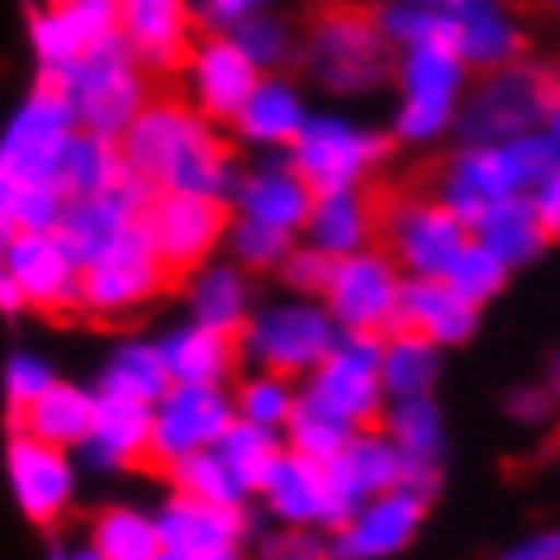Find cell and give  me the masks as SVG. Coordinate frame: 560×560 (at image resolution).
Returning <instances> with one entry per match:
<instances>
[{
	"mask_svg": "<svg viewBox=\"0 0 560 560\" xmlns=\"http://www.w3.org/2000/svg\"><path fill=\"white\" fill-rule=\"evenodd\" d=\"M124 172L138 176L143 186L172 190V195H205L223 200L237 180V158L219 124L200 119L186 101H148L138 119L119 133Z\"/></svg>",
	"mask_w": 560,
	"mask_h": 560,
	"instance_id": "cell-1",
	"label": "cell"
},
{
	"mask_svg": "<svg viewBox=\"0 0 560 560\" xmlns=\"http://www.w3.org/2000/svg\"><path fill=\"white\" fill-rule=\"evenodd\" d=\"M295 62L304 72V86L342 105L371 101L395 77V48L381 38L371 10L352 5H332L324 15H314V24L300 34Z\"/></svg>",
	"mask_w": 560,
	"mask_h": 560,
	"instance_id": "cell-2",
	"label": "cell"
},
{
	"mask_svg": "<svg viewBox=\"0 0 560 560\" xmlns=\"http://www.w3.org/2000/svg\"><path fill=\"white\" fill-rule=\"evenodd\" d=\"M560 166V138L551 129H532L503 143H456L438 172V200L470 229V219L503 195H527L541 176Z\"/></svg>",
	"mask_w": 560,
	"mask_h": 560,
	"instance_id": "cell-3",
	"label": "cell"
},
{
	"mask_svg": "<svg viewBox=\"0 0 560 560\" xmlns=\"http://www.w3.org/2000/svg\"><path fill=\"white\" fill-rule=\"evenodd\" d=\"M470 67L456 58L452 44H418L395 52V115H389V143L438 148L456 133V115L470 86Z\"/></svg>",
	"mask_w": 560,
	"mask_h": 560,
	"instance_id": "cell-4",
	"label": "cell"
},
{
	"mask_svg": "<svg viewBox=\"0 0 560 560\" xmlns=\"http://www.w3.org/2000/svg\"><path fill=\"white\" fill-rule=\"evenodd\" d=\"M560 105V72L551 62L517 58L494 72H475L456 115V143H503L546 129Z\"/></svg>",
	"mask_w": 560,
	"mask_h": 560,
	"instance_id": "cell-5",
	"label": "cell"
},
{
	"mask_svg": "<svg viewBox=\"0 0 560 560\" xmlns=\"http://www.w3.org/2000/svg\"><path fill=\"white\" fill-rule=\"evenodd\" d=\"M237 361L247 371H271L304 381L318 361L338 342V324L328 318L324 300L310 295H276L247 314L243 332H237Z\"/></svg>",
	"mask_w": 560,
	"mask_h": 560,
	"instance_id": "cell-6",
	"label": "cell"
},
{
	"mask_svg": "<svg viewBox=\"0 0 560 560\" xmlns=\"http://www.w3.org/2000/svg\"><path fill=\"white\" fill-rule=\"evenodd\" d=\"M48 81L62 91V101L72 105L77 129L115 138V143H119V133L138 119V109L152 101L148 72L133 62V52L124 48L119 34L105 38V44H95L91 52H81L72 67L52 72Z\"/></svg>",
	"mask_w": 560,
	"mask_h": 560,
	"instance_id": "cell-7",
	"label": "cell"
},
{
	"mask_svg": "<svg viewBox=\"0 0 560 560\" xmlns=\"http://www.w3.org/2000/svg\"><path fill=\"white\" fill-rule=\"evenodd\" d=\"M290 166L304 176V186L318 190H352L381 172L389 158V133L371 129L366 119L347 115L342 105L310 109L295 143L285 148Z\"/></svg>",
	"mask_w": 560,
	"mask_h": 560,
	"instance_id": "cell-8",
	"label": "cell"
},
{
	"mask_svg": "<svg viewBox=\"0 0 560 560\" xmlns=\"http://www.w3.org/2000/svg\"><path fill=\"white\" fill-rule=\"evenodd\" d=\"M300 409L324 413L352 432L381 423V338L338 332L332 352L300 381Z\"/></svg>",
	"mask_w": 560,
	"mask_h": 560,
	"instance_id": "cell-9",
	"label": "cell"
},
{
	"mask_svg": "<svg viewBox=\"0 0 560 560\" xmlns=\"http://www.w3.org/2000/svg\"><path fill=\"white\" fill-rule=\"evenodd\" d=\"M77 133V115L48 77L24 95L0 133V180L10 186H58V162Z\"/></svg>",
	"mask_w": 560,
	"mask_h": 560,
	"instance_id": "cell-10",
	"label": "cell"
},
{
	"mask_svg": "<svg viewBox=\"0 0 560 560\" xmlns=\"http://www.w3.org/2000/svg\"><path fill=\"white\" fill-rule=\"evenodd\" d=\"M399 290L404 271L389 261V252L375 243L352 257H338L328 266L324 285V310L338 324V332H366V338H385L399 328Z\"/></svg>",
	"mask_w": 560,
	"mask_h": 560,
	"instance_id": "cell-11",
	"label": "cell"
},
{
	"mask_svg": "<svg viewBox=\"0 0 560 560\" xmlns=\"http://www.w3.org/2000/svg\"><path fill=\"white\" fill-rule=\"evenodd\" d=\"M404 280H442L446 266L470 243V229L446 209L438 195H399L381 214V237H375Z\"/></svg>",
	"mask_w": 560,
	"mask_h": 560,
	"instance_id": "cell-12",
	"label": "cell"
},
{
	"mask_svg": "<svg viewBox=\"0 0 560 560\" xmlns=\"http://www.w3.org/2000/svg\"><path fill=\"white\" fill-rule=\"evenodd\" d=\"M166 266L152 252L143 223L129 229L119 243H109L101 257L81 266V314L91 318H124L138 314L166 290Z\"/></svg>",
	"mask_w": 560,
	"mask_h": 560,
	"instance_id": "cell-13",
	"label": "cell"
},
{
	"mask_svg": "<svg viewBox=\"0 0 560 560\" xmlns=\"http://www.w3.org/2000/svg\"><path fill=\"white\" fill-rule=\"evenodd\" d=\"M223 229H229V205L205 200V195H172L158 190L143 209V233L166 276H190L195 266L219 257Z\"/></svg>",
	"mask_w": 560,
	"mask_h": 560,
	"instance_id": "cell-14",
	"label": "cell"
},
{
	"mask_svg": "<svg viewBox=\"0 0 560 560\" xmlns=\"http://www.w3.org/2000/svg\"><path fill=\"white\" fill-rule=\"evenodd\" d=\"M432 494L409 485H395L385 494H371L342 527L324 532L328 560H395L418 541L428 523Z\"/></svg>",
	"mask_w": 560,
	"mask_h": 560,
	"instance_id": "cell-15",
	"label": "cell"
},
{
	"mask_svg": "<svg viewBox=\"0 0 560 560\" xmlns=\"http://www.w3.org/2000/svg\"><path fill=\"white\" fill-rule=\"evenodd\" d=\"M257 499L280 527L332 532L357 513V503L347 499V489H342L338 475H332L328 460H304L295 452H285L276 460V470L266 475Z\"/></svg>",
	"mask_w": 560,
	"mask_h": 560,
	"instance_id": "cell-16",
	"label": "cell"
},
{
	"mask_svg": "<svg viewBox=\"0 0 560 560\" xmlns=\"http://www.w3.org/2000/svg\"><path fill=\"white\" fill-rule=\"evenodd\" d=\"M229 385H172L152 404V466H172L190 452H209L233 428Z\"/></svg>",
	"mask_w": 560,
	"mask_h": 560,
	"instance_id": "cell-17",
	"label": "cell"
},
{
	"mask_svg": "<svg viewBox=\"0 0 560 560\" xmlns=\"http://www.w3.org/2000/svg\"><path fill=\"white\" fill-rule=\"evenodd\" d=\"M0 271L15 280L24 310L81 314V266L58 233H15L0 243Z\"/></svg>",
	"mask_w": 560,
	"mask_h": 560,
	"instance_id": "cell-18",
	"label": "cell"
},
{
	"mask_svg": "<svg viewBox=\"0 0 560 560\" xmlns=\"http://www.w3.org/2000/svg\"><path fill=\"white\" fill-rule=\"evenodd\" d=\"M158 517L162 551L158 560H247L252 546V517L233 509H205L180 494H166Z\"/></svg>",
	"mask_w": 560,
	"mask_h": 560,
	"instance_id": "cell-19",
	"label": "cell"
},
{
	"mask_svg": "<svg viewBox=\"0 0 560 560\" xmlns=\"http://www.w3.org/2000/svg\"><path fill=\"white\" fill-rule=\"evenodd\" d=\"M5 475L10 494L30 523L48 527L77 503V460L62 446L34 442L30 432H10L5 442Z\"/></svg>",
	"mask_w": 560,
	"mask_h": 560,
	"instance_id": "cell-20",
	"label": "cell"
},
{
	"mask_svg": "<svg viewBox=\"0 0 560 560\" xmlns=\"http://www.w3.org/2000/svg\"><path fill=\"white\" fill-rule=\"evenodd\" d=\"M148 200H152V190L138 176L124 172L109 190L67 200V209H62V219H58V229H52V233L62 237V247L72 252L77 266H86L91 257H101L109 243H119L124 233L143 223Z\"/></svg>",
	"mask_w": 560,
	"mask_h": 560,
	"instance_id": "cell-21",
	"label": "cell"
},
{
	"mask_svg": "<svg viewBox=\"0 0 560 560\" xmlns=\"http://www.w3.org/2000/svg\"><path fill=\"white\" fill-rule=\"evenodd\" d=\"M119 34V0H48L30 20V48L38 77L72 67L81 52Z\"/></svg>",
	"mask_w": 560,
	"mask_h": 560,
	"instance_id": "cell-22",
	"label": "cell"
},
{
	"mask_svg": "<svg viewBox=\"0 0 560 560\" xmlns=\"http://www.w3.org/2000/svg\"><path fill=\"white\" fill-rule=\"evenodd\" d=\"M310 86L290 72H261L252 81L247 101L237 105V115L229 119V133L237 148L247 152H285L295 143V133L310 119Z\"/></svg>",
	"mask_w": 560,
	"mask_h": 560,
	"instance_id": "cell-23",
	"label": "cell"
},
{
	"mask_svg": "<svg viewBox=\"0 0 560 560\" xmlns=\"http://www.w3.org/2000/svg\"><path fill=\"white\" fill-rule=\"evenodd\" d=\"M310 205L314 190L304 186V176L290 166L285 152H261L252 166H237V180L229 190V214L257 219L266 229H280L290 237H300Z\"/></svg>",
	"mask_w": 560,
	"mask_h": 560,
	"instance_id": "cell-24",
	"label": "cell"
},
{
	"mask_svg": "<svg viewBox=\"0 0 560 560\" xmlns=\"http://www.w3.org/2000/svg\"><path fill=\"white\" fill-rule=\"evenodd\" d=\"M176 72H180V86H186V105L209 124H229L237 115V105L247 101L252 81L261 77L257 67L233 48V38H219V34L195 38L186 62H180Z\"/></svg>",
	"mask_w": 560,
	"mask_h": 560,
	"instance_id": "cell-25",
	"label": "cell"
},
{
	"mask_svg": "<svg viewBox=\"0 0 560 560\" xmlns=\"http://www.w3.org/2000/svg\"><path fill=\"white\" fill-rule=\"evenodd\" d=\"M395 452L404 460V485L409 489H423V494H438L442 485V470H446V418H442V404L432 395H418V399H395L381 409V423Z\"/></svg>",
	"mask_w": 560,
	"mask_h": 560,
	"instance_id": "cell-26",
	"label": "cell"
},
{
	"mask_svg": "<svg viewBox=\"0 0 560 560\" xmlns=\"http://www.w3.org/2000/svg\"><path fill=\"white\" fill-rule=\"evenodd\" d=\"M190 0H119V38L148 77H166L190 52Z\"/></svg>",
	"mask_w": 560,
	"mask_h": 560,
	"instance_id": "cell-27",
	"label": "cell"
},
{
	"mask_svg": "<svg viewBox=\"0 0 560 560\" xmlns=\"http://www.w3.org/2000/svg\"><path fill=\"white\" fill-rule=\"evenodd\" d=\"M77 452L86 456L91 470H105V475L152 466V409L133 399L95 395L91 432Z\"/></svg>",
	"mask_w": 560,
	"mask_h": 560,
	"instance_id": "cell-28",
	"label": "cell"
},
{
	"mask_svg": "<svg viewBox=\"0 0 560 560\" xmlns=\"http://www.w3.org/2000/svg\"><path fill=\"white\" fill-rule=\"evenodd\" d=\"M375 237H381V209H375L366 186L318 190L310 205V219H304V229H300V243L324 252L328 261L375 247Z\"/></svg>",
	"mask_w": 560,
	"mask_h": 560,
	"instance_id": "cell-29",
	"label": "cell"
},
{
	"mask_svg": "<svg viewBox=\"0 0 560 560\" xmlns=\"http://www.w3.org/2000/svg\"><path fill=\"white\" fill-rule=\"evenodd\" d=\"M452 48L470 72H494L527 58V24L509 0H470L460 15H452Z\"/></svg>",
	"mask_w": 560,
	"mask_h": 560,
	"instance_id": "cell-30",
	"label": "cell"
},
{
	"mask_svg": "<svg viewBox=\"0 0 560 560\" xmlns=\"http://www.w3.org/2000/svg\"><path fill=\"white\" fill-rule=\"evenodd\" d=\"M399 328L418 332L438 352H456L480 332V310L466 304L446 280H404L399 290Z\"/></svg>",
	"mask_w": 560,
	"mask_h": 560,
	"instance_id": "cell-31",
	"label": "cell"
},
{
	"mask_svg": "<svg viewBox=\"0 0 560 560\" xmlns=\"http://www.w3.org/2000/svg\"><path fill=\"white\" fill-rule=\"evenodd\" d=\"M252 310H257L252 276L243 271V266H233L229 257H209L205 266H195V271L186 276V318L190 324L237 338Z\"/></svg>",
	"mask_w": 560,
	"mask_h": 560,
	"instance_id": "cell-32",
	"label": "cell"
},
{
	"mask_svg": "<svg viewBox=\"0 0 560 560\" xmlns=\"http://www.w3.org/2000/svg\"><path fill=\"white\" fill-rule=\"evenodd\" d=\"M162 366L172 375V385H233L237 375V342L229 332L200 328V324H176L158 338Z\"/></svg>",
	"mask_w": 560,
	"mask_h": 560,
	"instance_id": "cell-33",
	"label": "cell"
},
{
	"mask_svg": "<svg viewBox=\"0 0 560 560\" xmlns=\"http://www.w3.org/2000/svg\"><path fill=\"white\" fill-rule=\"evenodd\" d=\"M470 237L485 252H494V257L509 266V271H523V266H532L546 247H551V243H546V233H541V223H537V209H532L527 195H503V200L480 209V214L470 219Z\"/></svg>",
	"mask_w": 560,
	"mask_h": 560,
	"instance_id": "cell-34",
	"label": "cell"
},
{
	"mask_svg": "<svg viewBox=\"0 0 560 560\" xmlns=\"http://www.w3.org/2000/svg\"><path fill=\"white\" fill-rule=\"evenodd\" d=\"M91 413H95V389L77 381H52L30 409L15 413V432H30L34 442L77 452L91 432Z\"/></svg>",
	"mask_w": 560,
	"mask_h": 560,
	"instance_id": "cell-35",
	"label": "cell"
},
{
	"mask_svg": "<svg viewBox=\"0 0 560 560\" xmlns=\"http://www.w3.org/2000/svg\"><path fill=\"white\" fill-rule=\"evenodd\" d=\"M328 466H332V475L342 480L347 499H352L357 509H361V503H366L371 494H385V489L404 485V460H399L395 442H389L381 428H357L352 438H347L342 452L328 460Z\"/></svg>",
	"mask_w": 560,
	"mask_h": 560,
	"instance_id": "cell-36",
	"label": "cell"
},
{
	"mask_svg": "<svg viewBox=\"0 0 560 560\" xmlns=\"http://www.w3.org/2000/svg\"><path fill=\"white\" fill-rule=\"evenodd\" d=\"M166 389H172V375L162 366L158 342L148 338H124L115 352L105 357L101 381H95V395H115V399H133V404H158Z\"/></svg>",
	"mask_w": 560,
	"mask_h": 560,
	"instance_id": "cell-37",
	"label": "cell"
},
{
	"mask_svg": "<svg viewBox=\"0 0 560 560\" xmlns=\"http://www.w3.org/2000/svg\"><path fill=\"white\" fill-rule=\"evenodd\" d=\"M442 381V352L432 342H423L418 332H385L381 338V395L385 404L395 399H418L432 395Z\"/></svg>",
	"mask_w": 560,
	"mask_h": 560,
	"instance_id": "cell-38",
	"label": "cell"
},
{
	"mask_svg": "<svg viewBox=\"0 0 560 560\" xmlns=\"http://www.w3.org/2000/svg\"><path fill=\"white\" fill-rule=\"evenodd\" d=\"M86 546L105 560H158L162 537H158V517L133 503H109L91 517V537Z\"/></svg>",
	"mask_w": 560,
	"mask_h": 560,
	"instance_id": "cell-39",
	"label": "cell"
},
{
	"mask_svg": "<svg viewBox=\"0 0 560 560\" xmlns=\"http://www.w3.org/2000/svg\"><path fill=\"white\" fill-rule=\"evenodd\" d=\"M166 480H172V494L190 499V503H205V509H233V513H247L252 494L233 480V470L219 460V452H190L166 466Z\"/></svg>",
	"mask_w": 560,
	"mask_h": 560,
	"instance_id": "cell-40",
	"label": "cell"
},
{
	"mask_svg": "<svg viewBox=\"0 0 560 560\" xmlns=\"http://www.w3.org/2000/svg\"><path fill=\"white\" fill-rule=\"evenodd\" d=\"M119 176H124V158H119L115 138H101V133L77 129L72 143H67V152H62V162H58V190L67 195V200H81V195L109 190Z\"/></svg>",
	"mask_w": 560,
	"mask_h": 560,
	"instance_id": "cell-41",
	"label": "cell"
},
{
	"mask_svg": "<svg viewBox=\"0 0 560 560\" xmlns=\"http://www.w3.org/2000/svg\"><path fill=\"white\" fill-rule=\"evenodd\" d=\"M229 395H233L237 423L271 428V432H285V423L300 409V381H290V375H271V371H243L229 385Z\"/></svg>",
	"mask_w": 560,
	"mask_h": 560,
	"instance_id": "cell-42",
	"label": "cell"
},
{
	"mask_svg": "<svg viewBox=\"0 0 560 560\" xmlns=\"http://www.w3.org/2000/svg\"><path fill=\"white\" fill-rule=\"evenodd\" d=\"M219 460L233 470V480L247 489L252 499L261 494V485H266V475L276 470V460L285 456V438L271 428H252V423H237L233 418V428L219 438Z\"/></svg>",
	"mask_w": 560,
	"mask_h": 560,
	"instance_id": "cell-43",
	"label": "cell"
},
{
	"mask_svg": "<svg viewBox=\"0 0 560 560\" xmlns=\"http://www.w3.org/2000/svg\"><path fill=\"white\" fill-rule=\"evenodd\" d=\"M229 38H233V48L257 67V72H290L295 48H300V34L290 30L276 10H252V15L237 24Z\"/></svg>",
	"mask_w": 560,
	"mask_h": 560,
	"instance_id": "cell-44",
	"label": "cell"
},
{
	"mask_svg": "<svg viewBox=\"0 0 560 560\" xmlns=\"http://www.w3.org/2000/svg\"><path fill=\"white\" fill-rule=\"evenodd\" d=\"M295 247V237L266 229L257 219L229 214V229H223V252H229L233 266H243L247 276H276V266L285 261V252Z\"/></svg>",
	"mask_w": 560,
	"mask_h": 560,
	"instance_id": "cell-45",
	"label": "cell"
},
{
	"mask_svg": "<svg viewBox=\"0 0 560 560\" xmlns=\"http://www.w3.org/2000/svg\"><path fill=\"white\" fill-rule=\"evenodd\" d=\"M371 20L395 52L418 48V44H452V24H446L438 10L413 5V0H381V5L371 10Z\"/></svg>",
	"mask_w": 560,
	"mask_h": 560,
	"instance_id": "cell-46",
	"label": "cell"
},
{
	"mask_svg": "<svg viewBox=\"0 0 560 560\" xmlns=\"http://www.w3.org/2000/svg\"><path fill=\"white\" fill-rule=\"evenodd\" d=\"M509 276H513L509 266H503V261L494 257V252H485V247L470 237V243L460 247V257H456L452 266H446V276H442V280H446V285H452L466 304H475V310H485V304H494V300L503 295Z\"/></svg>",
	"mask_w": 560,
	"mask_h": 560,
	"instance_id": "cell-47",
	"label": "cell"
},
{
	"mask_svg": "<svg viewBox=\"0 0 560 560\" xmlns=\"http://www.w3.org/2000/svg\"><path fill=\"white\" fill-rule=\"evenodd\" d=\"M285 452H295L304 460H332L347 446V438H352V428L332 423V418L324 413H310V409H295V418L285 423Z\"/></svg>",
	"mask_w": 560,
	"mask_h": 560,
	"instance_id": "cell-48",
	"label": "cell"
},
{
	"mask_svg": "<svg viewBox=\"0 0 560 560\" xmlns=\"http://www.w3.org/2000/svg\"><path fill=\"white\" fill-rule=\"evenodd\" d=\"M52 381H58V371H52L44 357H34V352H15V357H10V361H5V375H0V389H5L10 418L30 409V404L44 395Z\"/></svg>",
	"mask_w": 560,
	"mask_h": 560,
	"instance_id": "cell-49",
	"label": "cell"
},
{
	"mask_svg": "<svg viewBox=\"0 0 560 560\" xmlns=\"http://www.w3.org/2000/svg\"><path fill=\"white\" fill-rule=\"evenodd\" d=\"M328 257L324 252H314L310 243H300L295 237V247L285 252V261L276 266V280L285 285V295H310V300H318L324 295V285H328Z\"/></svg>",
	"mask_w": 560,
	"mask_h": 560,
	"instance_id": "cell-50",
	"label": "cell"
},
{
	"mask_svg": "<svg viewBox=\"0 0 560 560\" xmlns=\"http://www.w3.org/2000/svg\"><path fill=\"white\" fill-rule=\"evenodd\" d=\"M257 560H328V541L314 527H271L257 541Z\"/></svg>",
	"mask_w": 560,
	"mask_h": 560,
	"instance_id": "cell-51",
	"label": "cell"
},
{
	"mask_svg": "<svg viewBox=\"0 0 560 560\" xmlns=\"http://www.w3.org/2000/svg\"><path fill=\"white\" fill-rule=\"evenodd\" d=\"M247 15H252L247 0H190V20H195V30L219 34V38H229Z\"/></svg>",
	"mask_w": 560,
	"mask_h": 560,
	"instance_id": "cell-52",
	"label": "cell"
},
{
	"mask_svg": "<svg viewBox=\"0 0 560 560\" xmlns=\"http://www.w3.org/2000/svg\"><path fill=\"white\" fill-rule=\"evenodd\" d=\"M560 409L551 389H541V385H523V389H513L509 395V418L513 423H523V428H541V423H551V413Z\"/></svg>",
	"mask_w": 560,
	"mask_h": 560,
	"instance_id": "cell-53",
	"label": "cell"
},
{
	"mask_svg": "<svg viewBox=\"0 0 560 560\" xmlns=\"http://www.w3.org/2000/svg\"><path fill=\"white\" fill-rule=\"evenodd\" d=\"M527 200H532V209H537V223H541L546 243H560V166L527 190Z\"/></svg>",
	"mask_w": 560,
	"mask_h": 560,
	"instance_id": "cell-54",
	"label": "cell"
},
{
	"mask_svg": "<svg viewBox=\"0 0 560 560\" xmlns=\"http://www.w3.org/2000/svg\"><path fill=\"white\" fill-rule=\"evenodd\" d=\"M494 560H560V527H537L527 537L509 541Z\"/></svg>",
	"mask_w": 560,
	"mask_h": 560,
	"instance_id": "cell-55",
	"label": "cell"
},
{
	"mask_svg": "<svg viewBox=\"0 0 560 560\" xmlns=\"http://www.w3.org/2000/svg\"><path fill=\"white\" fill-rule=\"evenodd\" d=\"M0 314H24V300H20L15 280H10L5 271H0Z\"/></svg>",
	"mask_w": 560,
	"mask_h": 560,
	"instance_id": "cell-56",
	"label": "cell"
},
{
	"mask_svg": "<svg viewBox=\"0 0 560 560\" xmlns=\"http://www.w3.org/2000/svg\"><path fill=\"white\" fill-rule=\"evenodd\" d=\"M413 5H423V10H438V15L452 24V15H460V10L470 5V0H413Z\"/></svg>",
	"mask_w": 560,
	"mask_h": 560,
	"instance_id": "cell-57",
	"label": "cell"
},
{
	"mask_svg": "<svg viewBox=\"0 0 560 560\" xmlns=\"http://www.w3.org/2000/svg\"><path fill=\"white\" fill-rule=\"evenodd\" d=\"M52 560H105V556H95L91 546L81 541V546H72V551H52Z\"/></svg>",
	"mask_w": 560,
	"mask_h": 560,
	"instance_id": "cell-58",
	"label": "cell"
},
{
	"mask_svg": "<svg viewBox=\"0 0 560 560\" xmlns=\"http://www.w3.org/2000/svg\"><path fill=\"white\" fill-rule=\"evenodd\" d=\"M556 395V404H560V361H556V371H551V385H546Z\"/></svg>",
	"mask_w": 560,
	"mask_h": 560,
	"instance_id": "cell-59",
	"label": "cell"
},
{
	"mask_svg": "<svg viewBox=\"0 0 560 560\" xmlns=\"http://www.w3.org/2000/svg\"><path fill=\"white\" fill-rule=\"evenodd\" d=\"M276 0H247V10H271Z\"/></svg>",
	"mask_w": 560,
	"mask_h": 560,
	"instance_id": "cell-60",
	"label": "cell"
},
{
	"mask_svg": "<svg viewBox=\"0 0 560 560\" xmlns=\"http://www.w3.org/2000/svg\"><path fill=\"white\" fill-rule=\"evenodd\" d=\"M546 129H551V133L560 138V105H556V115H551V124H546Z\"/></svg>",
	"mask_w": 560,
	"mask_h": 560,
	"instance_id": "cell-61",
	"label": "cell"
},
{
	"mask_svg": "<svg viewBox=\"0 0 560 560\" xmlns=\"http://www.w3.org/2000/svg\"><path fill=\"white\" fill-rule=\"evenodd\" d=\"M541 5H546V10H551V15H560V0H541Z\"/></svg>",
	"mask_w": 560,
	"mask_h": 560,
	"instance_id": "cell-62",
	"label": "cell"
},
{
	"mask_svg": "<svg viewBox=\"0 0 560 560\" xmlns=\"http://www.w3.org/2000/svg\"><path fill=\"white\" fill-rule=\"evenodd\" d=\"M556 442H560V423H556Z\"/></svg>",
	"mask_w": 560,
	"mask_h": 560,
	"instance_id": "cell-63",
	"label": "cell"
}]
</instances>
